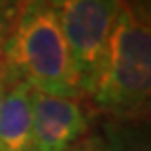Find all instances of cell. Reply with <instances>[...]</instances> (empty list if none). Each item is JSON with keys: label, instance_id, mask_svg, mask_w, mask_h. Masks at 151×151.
<instances>
[{"label": "cell", "instance_id": "cell-6", "mask_svg": "<svg viewBox=\"0 0 151 151\" xmlns=\"http://www.w3.org/2000/svg\"><path fill=\"white\" fill-rule=\"evenodd\" d=\"M31 95L33 89L22 80L9 86L0 107V151H35Z\"/></svg>", "mask_w": 151, "mask_h": 151}, {"label": "cell", "instance_id": "cell-3", "mask_svg": "<svg viewBox=\"0 0 151 151\" xmlns=\"http://www.w3.org/2000/svg\"><path fill=\"white\" fill-rule=\"evenodd\" d=\"M55 9L84 99H89L109 49L124 0H47Z\"/></svg>", "mask_w": 151, "mask_h": 151}, {"label": "cell", "instance_id": "cell-10", "mask_svg": "<svg viewBox=\"0 0 151 151\" xmlns=\"http://www.w3.org/2000/svg\"><path fill=\"white\" fill-rule=\"evenodd\" d=\"M69 151H80V149H78V147H77V146H75V147H71V149H69Z\"/></svg>", "mask_w": 151, "mask_h": 151}, {"label": "cell", "instance_id": "cell-2", "mask_svg": "<svg viewBox=\"0 0 151 151\" xmlns=\"http://www.w3.org/2000/svg\"><path fill=\"white\" fill-rule=\"evenodd\" d=\"M151 27L149 6L124 2L109 49L88 106L96 115L149 118Z\"/></svg>", "mask_w": 151, "mask_h": 151}, {"label": "cell", "instance_id": "cell-7", "mask_svg": "<svg viewBox=\"0 0 151 151\" xmlns=\"http://www.w3.org/2000/svg\"><path fill=\"white\" fill-rule=\"evenodd\" d=\"M20 2L22 0H0V53H2L6 38L9 35V31H11Z\"/></svg>", "mask_w": 151, "mask_h": 151}, {"label": "cell", "instance_id": "cell-8", "mask_svg": "<svg viewBox=\"0 0 151 151\" xmlns=\"http://www.w3.org/2000/svg\"><path fill=\"white\" fill-rule=\"evenodd\" d=\"M13 82H15L13 77L7 73L6 66L2 64V66H0V107H2V102H4V99H6V93H7L9 86H11Z\"/></svg>", "mask_w": 151, "mask_h": 151}, {"label": "cell", "instance_id": "cell-9", "mask_svg": "<svg viewBox=\"0 0 151 151\" xmlns=\"http://www.w3.org/2000/svg\"><path fill=\"white\" fill-rule=\"evenodd\" d=\"M124 2H131V4H147V6H149V0H124Z\"/></svg>", "mask_w": 151, "mask_h": 151}, {"label": "cell", "instance_id": "cell-1", "mask_svg": "<svg viewBox=\"0 0 151 151\" xmlns=\"http://www.w3.org/2000/svg\"><path fill=\"white\" fill-rule=\"evenodd\" d=\"M13 80L33 91L84 100L55 9L47 0H22L0 53Z\"/></svg>", "mask_w": 151, "mask_h": 151}, {"label": "cell", "instance_id": "cell-4", "mask_svg": "<svg viewBox=\"0 0 151 151\" xmlns=\"http://www.w3.org/2000/svg\"><path fill=\"white\" fill-rule=\"evenodd\" d=\"M35 151H69L89 133L93 111L84 100L31 95Z\"/></svg>", "mask_w": 151, "mask_h": 151}, {"label": "cell", "instance_id": "cell-11", "mask_svg": "<svg viewBox=\"0 0 151 151\" xmlns=\"http://www.w3.org/2000/svg\"><path fill=\"white\" fill-rule=\"evenodd\" d=\"M2 64H4V62H2V58H0V66H2Z\"/></svg>", "mask_w": 151, "mask_h": 151}, {"label": "cell", "instance_id": "cell-5", "mask_svg": "<svg viewBox=\"0 0 151 151\" xmlns=\"http://www.w3.org/2000/svg\"><path fill=\"white\" fill-rule=\"evenodd\" d=\"M77 147L80 151H151L149 118L93 113L89 133Z\"/></svg>", "mask_w": 151, "mask_h": 151}]
</instances>
